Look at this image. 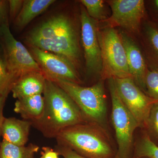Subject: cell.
Here are the masks:
<instances>
[{
	"label": "cell",
	"mask_w": 158,
	"mask_h": 158,
	"mask_svg": "<svg viewBox=\"0 0 158 158\" xmlns=\"http://www.w3.org/2000/svg\"><path fill=\"white\" fill-rule=\"evenodd\" d=\"M46 78L42 72H32L23 75L15 81L11 92L18 99L41 94L45 87Z\"/></svg>",
	"instance_id": "obj_13"
},
{
	"label": "cell",
	"mask_w": 158,
	"mask_h": 158,
	"mask_svg": "<svg viewBox=\"0 0 158 158\" xmlns=\"http://www.w3.org/2000/svg\"><path fill=\"white\" fill-rule=\"evenodd\" d=\"M55 2V0L23 1L21 11L13 21L15 26L18 29L23 28Z\"/></svg>",
	"instance_id": "obj_16"
},
{
	"label": "cell",
	"mask_w": 158,
	"mask_h": 158,
	"mask_svg": "<svg viewBox=\"0 0 158 158\" xmlns=\"http://www.w3.org/2000/svg\"><path fill=\"white\" fill-rule=\"evenodd\" d=\"M58 144L86 158H116L106 129L91 122L74 125L62 130L56 138Z\"/></svg>",
	"instance_id": "obj_3"
},
{
	"label": "cell",
	"mask_w": 158,
	"mask_h": 158,
	"mask_svg": "<svg viewBox=\"0 0 158 158\" xmlns=\"http://www.w3.org/2000/svg\"><path fill=\"white\" fill-rule=\"evenodd\" d=\"M120 38L126 53L129 70L136 85L146 94L145 81L148 67L141 50L128 35L121 32Z\"/></svg>",
	"instance_id": "obj_12"
},
{
	"label": "cell",
	"mask_w": 158,
	"mask_h": 158,
	"mask_svg": "<svg viewBox=\"0 0 158 158\" xmlns=\"http://www.w3.org/2000/svg\"><path fill=\"white\" fill-rule=\"evenodd\" d=\"M42 116L32 126L48 138H56L66 128L88 122L68 94L55 82L46 79Z\"/></svg>",
	"instance_id": "obj_2"
},
{
	"label": "cell",
	"mask_w": 158,
	"mask_h": 158,
	"mask_svg": "<svg viewBox=\"0 0 158 158\" xmlns=\"http://www.w3.org/2000/svg\"><path fill=\"white\" fill-rule=\"evenodd\" d=\"M30 46L65 57L76 66L80 59L77 35L73 22L63 14L54 15L28 34Z\"/></svg>",
	"instance_id": "obj_1"
},
{
	"label": "cell",
	"mask_w": 158,
	"mask_h": 158,
	"mask_svg": "<svg viewBox=\"0 0 158 158\" xmlns=\"http://www.w3.org/2000/svg\"><path fill=\"white\" fill-rule=\"evenodd\" d=\"M23 1L9 0V17L11 21H14L22 7Z\"/></svg>",
	"instance_id": "obj_24"
},
{
	"label": "cell",
	"mask_w": 158,
	"mask_h": 158,
	"mask_svg": "<svg viewBox=\"0 0 158 158\" xmlns=\"http://www.w3.org/2000/svg\"><path fill=\"white\" fill-rule=\"evenodd\" d=\"M68 94L73 100L88 122L105 128L107 106L103 83L100 81L89 87H83L68 81H52Z\"/></svg>",
	"instance_id": "obj_4"
},
{
	"label": "cell",
	"mask_w": 158,
	"mask_h": 158,
	"mask_svg": "<svg viewBox=\"0 0 158 158\" xmlns=\"http://www.w3.org/2000/svg\"><path fill=\"white\" fill-rule=\"evenodd\" d=\"M40 152V158H59V154L50 147H43Z\"/></svg>",
	"instance_id": "obj_27"
},
{
	"label": "cell",
	"mask_w": 158,
	"mask_h": 158,
	"mask_svg": "<svg viewBox=\"0 0 158 158\" xmlns=\"http://www.w3.org/2000/svg\"><path fill=\"white\" fill-rule=\"evenodd\" d=\"M15 81L10 74L2 56L0 55V97L7 96L11 91Z\"/></svg>",
	"instance_id": "obj_22"
},
{
	"label": "cell",
	"mask_w": 158,
	"mask_h": 158,
	"mask_svg": "<svg viewBox=\"0 0 158 158\" xmlns=\"http://www.w3.org/2000/svg\"><path fill=\"white\" fill-rule=\"evenodd\" d=\"M55 150L64 158H86L68 147L58 144L55 147Z\"/></svg>",
	"instance_id": "obj_25"
},
{
	"label": "cell",
	"mask_w": 158,
	"mask_h": 158,
	"mask_svg": "<svg viewBox=\"0 0 158 158\" xmlns=\"http://www.w3.org/2000/svg\"><path fill=\"white\" fill-rule=\"evenodd\" d=\"M143 130L146 131L151 140L158 146V101L153 105L146 127Z\"/></svg>",
	"instance_id": "obj_21"
},
{
	"label": "cell",
	"mask_w": 158,
	"mask_h": 158,
	"mask_svg": "<svg viewBox=\"0 0 158 158\" xmlns=\"http://www.w3.org/2000/svg\"><path fill=\"white\" fill-rule=\"evenodd\" d=\"M44 107V98L39 94L17 99L14 110L24 120L33 122L41 117Z\"/></svg>",
	"instance_id": "obj_15"
},
{
	"label": "cell",
	"mask_w": 158,
	"mask_h": 158,
	"mask_svg": "<svg viewBox=\"0 0 158 158\" xmlns=\"http://www.w3.org/2000/svg\"><path fill=\"white\" fill-rule=\"evenodd\" d=\"M112 15L105 21L109 27H120L132 33L139 32L141 22L146 14L143 0L107 1Z\"/></svg>",
	"instance_id": "obj_10"
},
{
	"label": "cell",
	"mask_w": 158,
	"mask_h": 158,
	"mask_svg": "<svg viewBox=\"0 0 158 158\" xmlns=\"http://www.w3.org/2000/svg\"><path fill=\"white\" fill-rule=\"evenodd\" d=\"M39 150V146L33 143L19 146L2 140L0 142V158H34Z\"/></svg>",
	"instance_id": "obj_17"
},
{
	"label": "cell",
	"mask_w": 158,
	"mask_h": 158,
	"mask_svg": "<svg viewBox=\"0 0 158 158\" xmlns=\"http://www.w3.org/2000/svg\"><path fill=\"white\" fill-rule=\"evenodd\" d=\"M30 49L46 79L64 80L78 85L81 83L76 66L68 59L34 47L30 46Z\"/></svg>",
	"instance_id": "obj_9"
},
{
	"label": "cell",
	"mask_w": 158,
	"mask_h": 158,
	"mask_svg": "<svg viewBox=\"0 0 158 158\" xmlns=\"http://www.w3.org/2000/svg\"><path fill=\"white\" fill-rule=\"evenodd\" d=\"M145 38L150 68L158 69V27L152 24L145 27Z\"/></svg>",
	"instance_id": "obj_19"
},
{
	"label": "cell",
	"mask_w": 158,
	"mask_h": 158,
	"mask_svg": "<svg viewBox=\"0 0 158 158\" xmlns=\"http://www.w3.org/2000/svg\"><path fill=\"white\" fill-rule=\"evenodd\" d=\"M146 94L158 101V69L148 68L145 81Z\"/></svg>",
	"instance_id": "obj_23"
},
{
	"label": "cell",
	"mask_w": 158,
	"mask_h": 158,
	"mask_svg": "<svg viewBox=\"0 0 158 158\" xmlns=\"http://www.w3.org/2000/svg\"><path fill=\"white\" fill-rule=\"evenodd\" d=\"M7 98V96L0 97V137L2 134V126L5 118L3 115V110Z\"/></svg>",
	"instance_id": "obj_28"
},
{
	"label": "cell",
	"mask_w": 158,
	"mask_h": 158,
	"mask_svg": "<svg viewBox=\"0 0 158 158\" xmlns=\"http://www.w3.org/2000/svg\"><path fill=\"white\" fill-rule=\"evenodd\" d=\"M32 126L31 121L15 117H5L2 126L1 137L2 140L11 144L24 146L28 141Z\"/></svg>",
	"instance_id": "obj_14"
},
{
	"label": "cell",
	"mask_w": 158,
	"mask_h": 158,
	"mask_svg": "<svg viewBox=\"0 0 158 158\" xmlns=\"http://www.w3.org/2000/svg\"><path fill=\"white\" fill-rule=\"evenodd\" d=\"M154 2L155 4L156 7H157V8L158 9V0H156V1H155Z\"/></svg>",
	"instance_id": "obj_29"
},
{
	"label": "cell",
	"mask_w": 158,
	"mask_h": 158,
	"mask_svg": "<svg viewBox=\"0 0 158 158\" xmlns=\"http://www.w3.org/2000/svg\"><path fill=\"white\" fill-rule=\"evenodd\" d=\"M98 37L102 63L103 79L131 77L124 46L120 35L112 27L98 29Z\"/></svg>",
	"instance_id": "obj_5"
},
{
	"label": "cell",
	"mask_w": 158,
	"mask_h": 158,
	"mask_svg": "<svg viewBox=\"0 0 158 158\" xmlns=\"http://www.w3.org/2000/svg\"><path fill=\"white\" fill-rule=\"evenodd\" d=\"M0 41L3 59L15 81L25 74L42 72L30 51L12 35L9 23L0 27Z\"/></svg>",
	"instance_id": "obj_7"
},
{
	"label": "cell",
	"mask_w": 158,
	"mask_h": 158,
	"mask_svg": "<svg viewBox=\"0 0 158 158\" xmlns=\"http://www.w3.org/2000/svg\"><path fill=\"white\" fill-rule=\"evenodd\" d=\"M81 39L86 70L90 74H101L102 63L98 37V22L89 16L82 8L81 14Z\"/></svg>",
	"instance_id": "obj_11"
},
{
	"label": "cell",
	"mask_w": 158,
	"mask_h": 158,
	"mask_svg": "<svg viewBox=\"0 0 158 158\" xmlns=\"http://www.w3.org/2000/svg\"><path fill=\"white\" fill-rule=\"evenodd\" d=\"M148 158L143 157V158Z\"/></svg>",
	"instance_id": "obj_30"
},
{
	"label": "cell",
	"mask_w": 158,
	"mask_h": 158,
	"mask_svg": "<svg viewBox=\"0 0 158 158\" xmlns=\"http://www.w3.org/2000/svg\"><path fill=\"white\" fill-rule=\"evenodd\" d=\"M80 2L85 6L88 15L97 21H105L107 19L104 1L102 0H81Z\"/></svg>",
	"instance_id": "obj_20"
},
{
	"label": "cell",
	"mask_w": 158,
	"mask_h": 158,
	"mask_svg": "<svg viewBox=\"0 0 158 158\" xmlns=\"http://www.w3.org/2000/svg\"><path fill=\"white\" fill-rule=\"evenodd\" d=\"M132 158H158V146L151 140L144 130L136 140Z\"/></svg>",
	"instance_id": "obj_18"
},
{
	"label": "cell",
	"mask_w": 158,
	"mask_h": 158,
	"mask_svg": "<svg viewBox=\"0 0 158 158\" xmlns=\"http://www.w3.org/2000/svg\"><path fill=\"white\" fill-rule=\"evenodd\" d=\"M108 80L112 101L111 119L118 145L116 158H131L134 134L139 125L118 95L114 79Z\"/></svg>",
	"instance_id": "obj_6"
},
{
	"label": "cell",
	"mask_w": 158,
	"mask_h": 158,
	"mask_svg": "<svg viewBox=\"0 0 158 158\" xmlns=\"http://www.w3.org/2000/svg\"><path fill=\"white\" fill-rule=\"evenodd\" d=\"M8 1L0 0V27L9 23Z\"/></svg>",
	"instance_id": "obj_26"
},
{
	"label": "cell",
	"mask_w": 158,
	"mask_h": 158,
	"mask_svg": "<svg viewBox=\"0 0 158 158\" xmlns=\"http://www.w3.org/2000/svg\"><path fill=\"white\" fill-rule=\"evenodd\" d=\"M114 79L123 102L135 119L139 128L144 129L151 108L157 101L144 93L131 77Z\"/></svg>",
	"instance_id": "obj_8"
}]
</instances>
